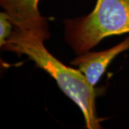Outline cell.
<instances>
[{"label":"cell","instance_id":"obj_1","mask_svg":"<svg viewBox=\"0 0 129 129\" xmlns=\"http://www.w3.org/2000/svg\"><path fill=\"white\" fill-rule=\"evenodd\" d=\"M45 41L32 32L14 27L11 35L2 46L3 50L25 55L37 68L54 79L60 89L78 106L88 129L101 128L98 117L95 98L98 92L78 69L69 68L56 59L44 45Z\"/></svg>","mask_w":129,"mask_h":129},{"label":"cell","instance_id":"obj_5","mask_svg":"<svg viewBox=\"0 0 129 129\" xmlns=\"http://www.w3.org/2000/svg\"><path fill=\"white\" fill-rule=\"evenodd\" d=\"M13 24L5 12L0 13V45L2 46L11 35Z\"/></svg>","mask_w":129,"mask_h":129},{"label":"cell","instance_id":"obj_2","mask_svg":"<svg viewBox=\"0 0 129 129\" xmlns=\"http://www.w3.org/2000/svg\"><path fill=\"white\" fill-rule=\"evenodd\" d=\"M64 24L65 41L80 55L105 37L129 33V0H97L91 13Z\"/></svg>","mask_w":129,"mask_h":129},{"label":"cell","instance_id":"obj_4","mask_svg":"<svg viewBox=\"0 0 129 129\" xmlns=\"http://www.w3.org/2000/svg\"><path fill=\"white\" fill-rule=\"evenodd\" d=\"M128 49L129 36L118 45L108 50L98 52H86L82 53L71 62V64L77 66L90 85L95 87L112 60Z\"/></svg>","mask_w":129,"mask_h":129},{"label":"cell","instance_id":"obj_3","mask_svg":"<svg viewBox=\"0 0 129 129\" xmlns=\"http://www.w3.org/2000/svg\"><path fill=\"white\" fill-rule=\"evenodd\" d=\"M39 0H0L1 7L16 27L27 30L45 40L50 37L46 19L38 9Z\"/></svg>","mask_w":129,"mask_h":129}]
</instances>
